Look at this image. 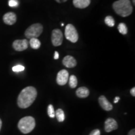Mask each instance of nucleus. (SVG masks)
<instances>
[{
    "mask_svg": "<svg viewBox=\"0 0 135 135\" xmlns=\"http://www.w3.org/2000/svg\"><path fill=\"white\" fill-rule=\"evenodd\" d=\"M30 46L34 50H38L41 46V42L38 38H31L30 41Z\"/></svg>",
    "mask_w": 135,
    "mask_h": 135,
    "instance_id": "nucleus-15",
    "label": "nucleus"
},
{
    "mask_svg": "<svg viewBox=\"0 0 135 135\" xmlns=\"http://www.w3.org/2000/svg\"><path fill=\"white\" fill-rule=\"evenodd\" d=\"M118 30H119V32L122 35H126L128 33V28L126 25L123 23H119L118 26Z\"/></svg>",
    "mask_w": 135,
    "mask_h": 135,
    "instance_id": "nucleus-18",
    "label": "nucleus"
},
{
    "mask_svg": "<svg viewBox=\"0 0 135 135\" xmlns=\"http://www.w3.org/2000/svg\"><path fill=\"white\" fill-rule=\"evenodd\" d=\"M118 127V123L113 118H108L104 123V129L108 133L116 130Z\"/></svg>",
    "mask_w": 135,
    "mask_h": 135,
    "instance_id": "nucleus-9",
    "label": "nucleus"
},
{
    "mask_svg": "<svg viewBox=\"0 0 135 135\" xmlns=\"http://www.w3.org/2000/svg\"><path fill=\"white\" fill-rule=\"evenodd\" d=\"M98 101L101 107L104 110L111 111L113 109V105L111 104V103H109V101L108 100L107 98H106L104 96L102 95L101 96V97H99Z\"/></svg>",
    "mask_w": 135,
    "mask_h": 135,
    "instance_id": "nucleus-11",
    "label": "nucleus"
},
{
    "mask_svg": "<svg viewBox=\"0 0 135 135\" xmlns=\"http://www.w3.org/2000/svg\"><path fill=\"white\" fill-rule=\"evenodd\" d=\"M13 48L17 51H23L26 50L28 47V41L26 39L16 40L13 43Z\"/></svg>",
    "mask_w": 135,
    "mask_h": 135,
    "instance_id": "nucleus-7",
    "label": "nucleus"
},
{
    "mask_svg": "<svg viewBox=\"0 0 135 135\" xmlns=\"http://www.w3.org/2000/svg\"><path fill=\"white\" fill-rule=\"evenodd\" d=\"M8 3H9V6L10 7H16L18 6V1L17 0H9Z\"/></svg>",
    "mask_w": 135,
    "mask_h": 135,
    "instance_id": "nucleus-22",
    "label": "nucleus"
},
{
    "mask_svg": "<svg viewBox=\"0 0 135 135\" xmlns=\"http://www.w3.org/2000/svg\"><path fill=\"white\" fill-rule=\"evenodd\" d=\"M130 93L133 97H135V88L133 87V88H131V89L130 90Z\"/></svg>",
    "mask_w": 135,
    "mask_h": 135,
    "instance_id": "nucleus-24",
    "label": "nucleus"
},
{
    "mask_svg": "<svg viewBox=\"0 0 135 135\" xmlns=\"http://www.w3.org/2000/svg\"><path fill=\"white\" fill-rule=\"evenodd\" d=\"M119 99H120V98L118 97H116L115 98H114V103H117L118 101H119Z\"/></svg>",
    "mask_w": 135,
    "mask_h": 135,
    "instance_id": "nucleus-27",
    "label": "nucleus"
},
{
    "mask_svg": "<svg viewBox=\"0 0 135 135\" xmlns=\"http://www.w3.org/2000/svg\"><path fill=\"white\" fill-rule=\"evenodd\" d=\"M56 2H58L59 3H64V2H66V1H67V0H55Z\"/></svg>",
    "mask_w": 135,
    "mask_h": 135,
    "instance_id": "nucleus-28",
    "label": "nucleus"
},
{
    "mask_svg": "<svg viewBox=\"0 0 135 135\" xmlns=\"http://www.w3.org/2000/svg\"><path fill=\"white\" fill-rule=\"evenodd\" d=\"M133 4H135V0H133Z\"/></svg>",
    "mask_w": 135,
    "mask_h": 135,
    "instance_id": "nucleus-30",
    "label": "nucleus"
},
{
    "mask_svg": "<svg viewBox=\"0 0 135 135\" xmlns=\"http://www.w3.org/2000/svg\"><path fill=\"white\" fill-rule=\"evenodd\" d=\"M73 3L76 8L84 9L90 4L91 0H73Z\"/></svg>",
    "mask_w": 135,
    "mask_h": 135,
    "instance_id": "nucleus-13",
    "label": "nucleus"
},
{
    "mask_svg": "<svg viewBox=\"0 0 135 135\" xmlns=\"http://www.w3.org/2000/svg\"><path fill=\"white\" fill-rule=\"evenodd\" d=\"M48 114L50 118H53L55 117V111L52 104H50L48 107Z\"/></svg>",
    "mask_w": 135,
    "mask_h": 135,
    "instance_id": "nucleus-20",
    "label": "nucleus"
},
{
    "mask_svg": "<svg viewBox=\"0 0 135 135\" xmlns=\"http://www.w3.org/2000/svg\"><path fill=\"white\" fill-rule=\"evenodd\" d=\"M76 94L78 97L81 98H86L89 96V89L86 87H80L76 90Z\"/></svg>",
    "mask_w": 135,
    "mask_h": 135,
    "instance_id": "nucleus-14",
    "label": "nucleus"
},
{
    "mask_svg": "<svg viewBox=\"0 0 135 135\" xmlns=\"http://www.w3.org/2000/svg\"><path fill=\"white\" fill-rule=\"evenodd\" d=\"M61 26H64V24H63V23H62V24H61Z\"/></svg>",
    "mask_w": 135,
    "mask_h": 135,
    "instance_id": "nucleus-31",
    "label": "nucleus"
},
{
    "mask_svg": "<svg viewBox=\"0 0 135 135\" xmlns=\"http://www.w3.org/2000/svg\"><path fill=\"white\" fill-rule=\"evenodd\" d=\"M1 127H2V121H1V119H0V131H1Z\"/></svg>",
    "mask_w": 135,
    "mask_h": 135,
    "instance_id": "nucleus-29",
    "label": "nucleus"
},
{
    "mask_svg": "<svg viewBox=\"0 0 135 135\" xmlns=\"http://www.w3.org/2000/svg\"><path fill=\"white\" fill-rule=\"evenodd\" d=\"M100 134H101L100 131H99V129H94V130H93L91 132L90 134L89 135H100Z\"/></svg>",
    "mask_w": 135,
    "mask_h": 135,
    "instance_id": "nucleus-23",
    "label": "nucleus"
},
{
    "mask_svg": "<svg viewBox=\"0 0 135 135\" xmlns=\"http://www.w3.org/2000/svg\"><path fill=\"white\" fill-rule=\"evenodd\" d=\"M36 126L35 118L32 116H25L21 118L18 124V127L23 134H28L31 132Z\"/></svg>",
    "mask_w": 135,
    "mask_h": 135,
    "instance_id": "nucleus-3",
    "label": "nucleus"
},
{
    "mask_svg": "<svg viewBox=\"0 0 135 135\" xmlns=\"http://www.w3.org/2000/svg\"><path fill=\"white\" fill-rule=\"evenodd\" d=\"M55 116L59 122H63L65 120V113L61 109H58L55 112Z\"/></svg>",
    "mask_w": 135,
    "mask_h": 135,
    "instance_id": "nucleus-16",
    "label": "nucleus"
},
{
    "mask_svg": "<svg viewBox=\"0 0 135 135\" xmlns=\"http://www.w3.org/2000/svg\"><path fill=\"white\" fill-rule=\"evenodd\" d=\"M116 14L122 17L129 16L133 12V6L130 0H118L113 4Z\"/></svg>",
    "mask_w": 135,
    "mask_h": 135,
    "instance_id": "nucleus-2",
    "label": "nucleus"
},
{
    "mask_svg": "<svg viewBox=\"0 0 135 135\" xmlns=\"http://www.w3.org/2000/svg\"><path fill=\"white\" fill-rule=\"evenodd\" d=\"M128 135H135V129H133L129 131V132L128 133Z\"/></svg>",
    "mask_w": 135,
    "mask_h": 135,
    "instance_id": "nucleus-26",
    "label": "nucleus"
},
{
    "mask_svg": "<svg viewBox=\"0 0 135 135\" xmlns=\"http://www.w3.org/2000/svg\"><path fill=\"white\" fill-rule=\"evenodd\" d=\"M36 97V88L33 86H28L21 90L17 99V104L20 108H27L33 103Z\"/></svg>",
    "mask_w": 135,
    "mask_h": 135,
    "instance_id": "nucleus-1",
    "label": "nucleus"
},
{
    "mask_svg": "<svg viewBox=\"0 0 135 135\" xmlns=\"http://www.w3.org/2000/svg\"><path fill=\"white\" fill-rule=\"evenodd\" d=\"M69 84L71 88H75L77 86L78 80L75 75H71L69 78Z\"/></svg>",
    "mask_w": 135,
    "mask_h": 135,
    "instance_id": "nucleus-17",
    "label": "nucleus"
},
{
    "mask_svg": "<svg viewBox=\"0 0 135 135\" xmlns=\"http://www.w3.org/2000/svg\"><path fill=\"white\" fill-rule=\"evenodd\" d=\"M105 24L109 27H113L114 26V20L112 16H107L104 19Z\"/></svg>",
    "mask_w": 135,
    "mask_h": 135,
    "instance_id": "nucleus-19",
    "label": "nucleus"
},
{
    "mask_svg": "<svg viewBox=\"0 0 135 135\" xmlns=\"http://www.w3.org/2000/svg\"><path fill=\"white\" fill-rule=\"evenodd\" d=\"M65 35L66 38L71 43H76L78 40V34L75 27L71 24L67 25L65 28Z\"/></svg>",
    "mask_w": 135,
    "mask_h": 135,
    "instance_id": "nucleus-5",
    "label": "nucleus"
},
{
    "mask_svg": "<svg viewBox=\"0 0 135 135\" xmlns=\"http://www.w3.org/2000/svg\"><path fill=\"white\" fill-rule=\"evenodd\" d=\"M63 41V35L61 31L59 29L53 30L51 34V43L54 46H59Z\"/></svg>",
    "mask_w": 135,
    "mask_h": 135,
    "instance_id": "nucleus-6",
    "label": "nucleus"
},
{
    "mask_svg": "<svg viewBox=\"0 0 135 135\" xmlns=\"http://www.w3.org/2000/svg\"><path fill=\"white\" fill-rule=\"evenodd\" d=\"M59 58V53L58 51H55V56H54V59L55 60H58Z\"/></svg>",
    "mask_w": 135,
    "mask_h": 135,
    "instance_id": "nucleus-25",
    "label": "nucleus"
},
{
    "mask_svg": "<svg viewBox=\"0 0 135 135\" xmlns=\"http://www.w3.org/2000/svg\"><path fill=\"white\" fill-rule=\"evenodd\" d=\"M63 65L68 68H72L75 67L76 66V60L74 57L68 55L66 56L63 60Z\"/></svg>",
    "mask_w": 135,
    "mask_h": 135,
    "instance_id": "nucleus-12",
    "label": "nucleus"
},
{
    "mask_svg": "<svg viewBox=\"0 0 135 135\" xmlns=\"http://www.w3.org/2000/svg\"><path fill=\"white\" fill-rule=\"evenodd\" d=\"M12 70L14 72H20L25 70V67L22 65H16L13 67Z\"/></svg>",
    "mask_w": 135,
    "mask_h": 135,
    "instance_id": "nucleus-21",
    "label": "nucleus"
},
{
    "mask_svg": "<svg viewBox=\"0 0 135 135\" xmlns=\"http://www.w3.org/2000/svg\"><path fill=\"white\" fill-rule=\"evenodd\" d=\"M3 22L6 25H13L16 22V15L13 12H8L5 13L3 17Z\"/></svg>",
    "mask_w": 135,
    "mask_h": 135,
    "instance_id": "nucleus-10",
    "label": "nucleus"
},
{
    "mask_svg": "<svg viewBox=\"0 0 135 135\" xmlns=\"http://www.w3.org/2000/svg\"><path fill=\"white\" fill-rule=\"evenodd\" d=\"M43 27L40 23H35L28 27L25 32V35L28 39L38 38L43 33Z\"/></svg>",
    "mask_w": 135,
    "mask_h": 135,
    "instance_id": "nucleus-4",
    "label": "nucleus"
},
{
    "mask_svg": "<svg viewBox=\"0 0 135 135\" xmlns=\"http://www.w3.org/2000/svg\"><path fill=\"white\" fill-rule=\"evenodd\" d=\"M69 80V73L67 70H62L58 72L56 77V82L59 85H65Z\"/></svg>",
    "mask_w": 135,
    "mask_h": 135,
    "instance_id": "nucleus-8",
    "label": "nucleus"
}]
</instances>
